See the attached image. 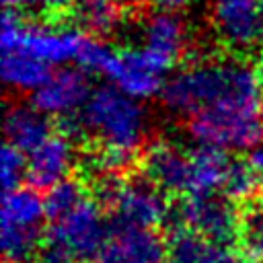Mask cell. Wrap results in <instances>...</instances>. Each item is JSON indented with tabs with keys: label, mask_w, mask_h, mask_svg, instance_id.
<instances>
[{
	"label": "cell",
	"mask_w": 263,
	"mask_h": 263,
	"mask_svg": "<svg viewBox=\"0 0 263 263\" xmlns=\"http://www.w3.org/2000/svg\"><path fill=\"white\" fill-rule=\"evenodd\" d=\"M142 171L154 185L168 193H189L191 152H183L171 142H154L142 154Z\"/></svg>",
	"instance_id": "obj_12"
},
{
	"label": "cell",
	"mask_w": 263,
	"mask_h": 263,
	"mask_svg": "<svg viewBox=\"0 0 263 263\" xmlns=\"http://www.w3.org/2000/svg\"><path fill=\"white\" fill-rule=\"evenodd\" d=\"M189 136L201 146L247 150L263 142V97L205 107L187 121Z\"/></svg>",
	"instance_id": "obj_4"
},
{
	"label": "cell",
	"mask_w": 263,
	"mask_h": 263,
	"mask_svg": "<svg viewBox=\"0 0 263 263\" xmlns=\"http://www.w3.org/2000/svg\"><path fill=\"white\" fill-rule=\"evenodd\" d=\"M72 2H74V0H27L25 6H33V8H37V10L55 14V12H62V10H66L68 6H72Z\"/></svg>",
	"instance_id": "obj_27"
},
{
	"label": "cell",
	"mask_w": 263,
	"mask_h": 263,
	"mask_svg": "<svg viewBox=\"0 0 263 263\" xmlns=\"http://www.w3.org/2000/svg\"><path fill=\"white\" fill-rule=\"evenodd\" d=\"M195 263H247L240 253L220 240H205Z\"/></svg>",
	"instance_id": "obj_26"
},
{
	"label": "cell",
	"mask_w": 263,
	"mask_h": 263,
	"mask_svg": "<svg viewBox=\"0 0 263 263\" xmlns=\"http://www.w3.org/2000/svg\"><path fill=\"white\" fill-rule=\"evenodd\" d=\"M0 70L4 84L23 92H33L49 76V66L23 49L2 51Z\"/></svg>",
	"instance_id": "obj_18"
},
{
	"label": "cell",
	"mask_w": 263,
	"mask_h": 263,
	"mask_svg": "<svg viewBox=\"0 0 263 263\" xmlns=\"http://www.w3.org/2000/svg\"><path fill=\"white\" fill-rule=\"evenodd\" d=\"M152 2L160 8H166V10H179V8L187 6L191 0H152Z\"/></svg>",
	"instance_id": "obj_29"
},
{
	"label": "cell",
	"mask_w": 263,
	"mask_h": 263,
	"mask_svg": "<svg viewBox=\"0 0 263 263\" xmlns=\"http://www.w3.org/2000/svg\"><path fill=\"white\" fill-rule=\"evenodd\" d=\"M72 12L86 31L105 37L121 25L123 4L121 0H74Z\"/></svg>",
	"instance_id": "obj_19"
},
{
	"label": "cell",
	"mask_w": 263,
	"mask_h": 263,
	"mask_svg": "<svg viewBox=\"0 0 263 263\" xmlns=\"http://www.w3.org/2000/svg\"><path fill=\"white\" fill-rule=\"evenodd\" d=\"M90 92L84 70L62 68L58 72H49L41 86L33 90V105L45 115L66 117L82 109Z\"/></svg>",
	"instance_id": "obj_11"
},
{
	"label": "cell",
	"mask_w": 263,
	"mask_h": 263,
	"mask_svg": "<svg viewBox=\"0 0 263 263\" xmlns=\"http://www.w3.org/2000/svg\"><path fill=\"white\" fill-rule=\"evenodd\" d=\"M187 25L175 10H158L142 25V45L158 58L168 70L183 58L187 49Z\"/></svg>",
	"instance_id": "obj_14"
},
{
	"label": "cell",
	"mask_w": 263,
	"mask_h": 263,
	"mask_svg": "<svg viewBox=\"0 0 263 263\" xmlns=\"http://www.w3.org/2000/svg\"><path fill=\"white\" fill-rule=\"evenodd\" d=\"M25 175H27L25 152L6 142L2 146V152H0V181H2L4 191L21 187V181Z\"/></svg>",
	"instance_id": "obj_25"
},
{
	"label": "cell",
	"mask_w": 263,
	"mask_h": 263,
	"mask_svg": "<svg viewBox=\"0 0 263 263\" xmlns=\"http://www.w3.org/2000/svg\"><path fill=\"white\" fill-rule=\"evenodd\" d=\"M45 214V201L35 189L14 187L4 191L0 208V228L41 232Z\"/></svg>",
	"instance_id": "obj_15"
},
{
	"label": "cell",
	"mask_w": 263,
	"mask_h": 263,
	"mask_svg": "<svg viewBox=\"0 0 263 263\" xmlns=\"http://www.w3.org/2000/svg\"><path fill=\"white\" fill-rule=\"evenodd\" d=\"M166 66L154 58L144 45L140 47H125L117 53H113L111 64L105 72L113 86L123 90L125 95L144 101L154 97L156 92H162L166 74Z\"/></svg>",
	"instance_id": "obj_7"
},
{
	"label": "cell",
	"mask_w": 263,
	"mask_h": 263,
	"mask_svg": "<svg viewBox=\"0 0 263 263\" xmlns=\"http://www.w3.org/2000/svg\"><path fill=\"white\" fill-rule=\"evenodd\" d=\"M257 203H259V205L263 208V193H261V197H259V201H257Z\"/></svg>",
	"instance_id": "obj_31"
},
{
	"label": "cell",
	"mask_w": 263,
	"mask_h": 263,
	"mask_svg": "<svg viewBox=\"0 0 263 263\" xmlns=\"http://www.w3.org/2000/svg\"><path fill=\"white\" fill-rule=\"evenodd\" d=\"M230 160L226 158L222 148L201 146L191 152V179H189V195L197 193H214L224 185Z\"/></svg>",
	"instance_id": "obj_17"
},
{
	"label": "cell",
	"mask_w": 263,
	"mask_h": 263,
	"mask_svg": "<svg viewBox=\"0 0 263 263\" xmlns=\"http://www.w3.org/2000/svg\"><path fill=\"white\" fill-rule=\"evenodd\" d=\"M205 240L208 238H203L199 232H195L193 228L179 222V226L173 228V232L166 240V251H168L171 263H195Z\"/></svg>",
	"instance_id": "obj_22"
},
{
	"label": "cell",
	"mask_w": 263,
	"mask_h": 263,
	"mask_svg": "<svg viewBox=\"0 0 263 263\" xmlns=\"http://www.w3.org/2000/svg\"><path fill=\"white\" fill-rule=\"evenodd\" d=\"M6 8H18V6H25L27 0H2Z\"/></svg>",
	"instance_id": "obj_30"
},
{
	"label": "cell",
	"mask_w": 263,
	"mask_h": 263,
	"mask_svg": "<svg viewBox=\"0 0 263 263\" xmlns=\"http://www.w3.org/2000/svg\"><path fill=\"white\" fill-rule=\"evenodd\" d=\"M236 238L247 259L263 261V208L259 203L247 208V212L240 216Z\"/></svg>",
	"instance_id": "obj_20"
},
{
	"label": "cell",
	"mask_w": 263,
	"mask_h": 263,
	"mask_svg": "<svg viewBox=\"0 0 263 263\" xmlns=\"http://www.w3.org/2000/svg\"><path fill=\"white\" fill-rule=\"evenodd\" d=\"M4 136L8 144L23 152H31L51 136V127L45 113L35 105H12L4 115Z\"/></svg>",
	"instance_id": "obj_16"
},
{
	"label": "cell",
	"mask_w": 263,
	"mask_h": 263,
	"mask_svg": "<svg viewBox=\"0 0 263 263\" xmlns=\"http://www.w3.org/2000/svg\"><path fill=\"white\" fill-rule=\"evenodd\" d=\"M247 162L253 166V171L257 173V177H259V179H261V183H263V142H259L257 146H253V148H251Z\"/></svg>",
	"instance_id": "obj_28"
},
{
	"label": "cell",
	"mask_w": 263,
	"mask_h": 263,
	"mask_svg": "<svg viewBox=\"0 0 263 263\" xmlns=\"http://www.w3.org/2000/svg\"><path fill=\"white\" fill-rule=\"evenodd\" d=\"M109 238L105 216L95 199L84 197L72 212L51 220L39 247L41 263H78L99 257Z\"/></svg>",
	"instance_id": "obj_3"
},
{
	"label": "cell",
	"mask_w": 263,
	"mask_h": 263,
	"mask_svg": "<svg viewBox=\"0 0 263 263\" xmlns=\"http://www.w3.org/2000/svg\"><path fill=\"white\" fill-rule=\"evenodd\" d=\"M179 222L193 228L208 240L228 242L236 238L240 216L228 195H214V193H197L187 195L177 214Z\"/></svg>",
	"instance_id": "obj_9"
},
{
	"label": "cell",
	"mask_w": 263,
	"mask_h": 263,
	"mask_svg": "<svg viewBox=\"0 0 263 263\" xmlns=\"http://www.w3.org/2000/svg\"><path fill=\"white\" fill-rule=\"evenodd\" d=\"M111 58H113V51H109L103 41H99L97 37L82 35V41L76 49L74 62L86 74H105L111 64Z\"/></svg>",
	"instance_id": "obj_24"
},
{
	"label": "cell",
	"mask_w": 263,
	"mask_h": 263,
	"mask_svg": "<svg viewBox=\"0 0 263 263\" xmlns=\"http://www.w3.org/2000/svg\"><path fill=\"white\" fill-rule=\"evenodd\" d=\"M82 132L99 148L136 154L146 140L148 121L138 99L117 86H101L90 92L80 113Z\"/></svg>",
	"instance_id": "obj_2"
},
{
	"label": "cell",
	"mask_w": 263,
	"mask_h": 263,
	"mask_svg": "<svg viewBox=\"0 0 263 263\" xmlns=\"http://www.w3.org/2000/svg\"><path fill=\"white\" fill-rule=\"evenodd\" d=\"M82 35L72 27L51 23H29L16 10H6L0 23L2 51L23 49L47 66L74 60Z\"/></svg>",
	"instance_id": "obj_5"
},
{
	"label": "cell",
	"mask_w": 263,
	"mask_h": 263,
	"mask_svg": "<svg viewBox=\"0 0 263 263\" xmlns=\"http://www.w3.org/2000/svg\"><path fill=\"white\" fill-rule=\"evenodd\" d=\"M162 103L177 115H193L226 101H251L263 97V80L257 66L234 60H210L189 64L162 86Z\"/></svg>",
	"instance_id": "obj_1"
},
{
	"label": "cell",
	"mask_w": 263,
	"mask_h": 263,
	"mask_svg": "<svg viewBox=\"0 0 263 263\" xmlns=\"http://www.w3.org/2000/svg\"><path fill=\"white\" fill-rule=\"evenodd\" d=\"M259 183H261V179L257 177L253 166L247 160L245 162L236 160V162H230L222 189L232 201H249L255 197Z\"/></svg>",
	"instance_id": "obj_23"
},
{
	"label": "cell",
	"mask_w": 263,
	"mask_h": 263,
	"mask_svg": "<svg viewBox=\"0 0 263 263\" xmlns=\"http://www.w3.org/2000/svg\"><path fill=\"white\" fill-rule=\"evenodd\" d=\"M84 199V187L80 181L74 179H62L60 183L51 185L47 189V195L43 197L45 201V214L49 220H58L72 212L80 201Z\"/></svg>",
	"instance_id": "obj_21"
},
{
	"label": "cell",
	"mask_w": 263,
	"mask_h": 263,
	"mask_svg": "<svg viewBox=\"0 0 263 263\" xmlns=\"http://www.w3.org/2000/svg\"><path fill=\"white\" fill-rule=\"evenodd\" d=\"M166 240L148 226L115 222L97 263H164Z\"/></svg>",
	"instance_id": "obj_10"
},
{
	"label": "cell",
	"mask_w": 263,
	"mask_h": 263,
	"mask_svg": "<svg viewBox=\"0 0 263 263\" xmlns=\"http://www.w3.org/2000/svg\"><path fill=\"white\" fill-rule=\"evenodd\" d=\"M76 164V150L72 138L66 134L47 136L37 148L29 152L27 158V177L33 187L49 189L70 175Z\"/></svg>",
	"instance_id": "obj_13"
},
{
	"label": "cell",
	"mask_w": 263,
	"mask_h": 263,
	"mask_svg": "<svg viewBox=\"0 0 263 263\" xmlns=\"http://www.w3.org/2000/svg\"><path fill=\"white\" fill-rule=\"evenodd\" d=\"M97 193L113 210L115 222L154 228L168 216L162 189L146 179H125L117 173L97 177Z\"/></svg>",
	"instance_id": "obj_6"
},
{
	"label": "cell",
	"mask_w": 263,
	"mask_h": 263,
	"mask_svg": "<svg viewBox=\"0 0 263 263\" xmlns=\"http://www.w3.org/2000/svg\"><path fill=\"white\" fill-rule=\"evenodd\" d=\"M210 21L228 47L249 49L263 43V2L259 0H212Z\"/></svg>",
	"instance_id": "obj_8"
}]
</instances>
